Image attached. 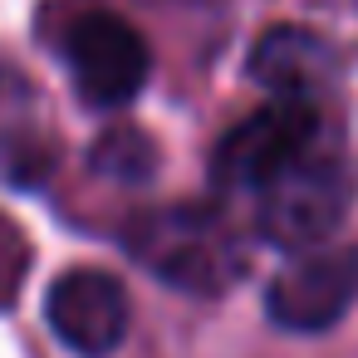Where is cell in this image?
I'll return each instance as SVG.
<instances>
[{
	"label": "cell",
	"instance_id": "cell-1",
	"mask_svg": "<svg viewBox=\"0 0 358 358\" xmlns=\"http://www.w3.org/2000/svg\"><path fill=\"white\" fill-rule=\"evenodd\" d=\"M123 250L182 294H226L245 275V241L211 206H152L123 221Z\"/></svg>",
	"mask_w": 358,
	"mask_h": 358
},
{
	"label": "cell",
	"instance_id": "cell-2",
	"mask_svg": "<svg viewBox=\"0 0 358 358\" xmlns=\"http://www.w3.org/2000/svg\"><path fill=\"white\" fill-rule=\"evenodd\" d=\"M348 172L334 152H304L285 172H275L255 192V226L270 245L285 250H319V241L348 211Z\"/></svg>",
	"mask_w": 358,
	"mask_h": 358
},
{
	"label": "cell",
	"instance_id": "cell-3",
	"mask_svg": "<svg viewBox=\"0 0 358 358\" xmlns=\"http://www.w3.org/2000/svg\"><path fill=\"white\" fill-rule=\"evenodd\" d=\"M64 59H69L79 99L94 108L133 103L152 74V55L143 35L113 10H84L64 35Z\"/></svg>",
	"mask_w": 358,
	"mask_h": 358
},
{
	"label": "cell",
	"instance_id": "cell-4",
	"mask_svg": "<svg viewBox=\"0 0 358 358\" xmlns=\"http://www.w3.org/2000/svg\"><path fill=\"white\" fill-rule=\"evenodd\" d=\"M314 138H319L314 103L275 99V103H265L260 113H250L241 128H231L221 138L211 172H216L221 187L260 192L275 172H285L289 162H299L304 152H314Z\"/></svg>",
	"mask_w": 358,
	"mask_h": 358
},
{
	"label": "cell",
	"instance_id": "cell-5",
	"mask_svg": "<svg viewBox=\"0 0 358 358\" xmlns=\"http://www.w3.org/2000/svg\"><path fill=\"white\" fill-rule=\"evenodd\" d=\"M358 299V250L353 245H319L299 250L265 289V309L280 329L319 334L348 314Z\"/></svg>",
	"mask_w": 358,
	"mask_h": 358
},
{
	"label": "cell",
	"instance_id": "cell-6",
	"mask_svg": "<svg viewBox=\"0 0 358 358\" xmlns=\"http://www.w3.org/2000/svg\"><path fill=\"white\" fill-rule=\"evenodd\" d=\"M45 319L79 358H108L128 334V289L108 270H64L45 294Z\"/></svg>",
	"mask_w": 358,
	"mask_h": 358
},
{
	"label": "cell",
	"instance_id": "cell-7",
	"mask_svg": "<svg viewBox=\"0 0 358 358\" xmlns=\"http://www.w3.org/2000/svg\"><path fill=\"white\" fill-rule=\"evenodd\" d=\"M250 79L265 84L275 99L309 103L314 94L334 89L338 79V50L304 25H275L250 50Z\"/></svg>",
	"mask_w": 358,
	"mask_h": 358
},
{
	"label": "cell",
	"instance_id": "cell-8",
	"mask_svg": "<svg viewBox=\"0 0 358 358\" xmlns=\"http://www.w3.org/2000/svg\"><path fill=\"white\" fill-rule=\"evenodd\" d=\"M89 162L99 177L113 182H148L157 172V143L133 128V123H113L108 133H99V143L89 148Z\"/></svg>",
	"mask_w": 358,
	"mask_h": 358
}]
</instances>
